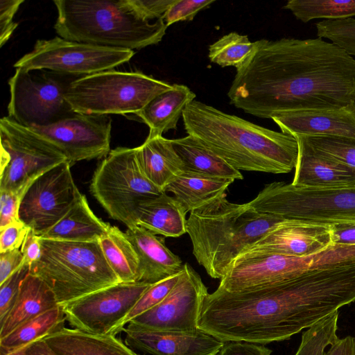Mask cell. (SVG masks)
I'll return each mask as SVG.
<instances>
[{
  "label": "cell",
  "mask_w": 355,
  "mask_h": 355,
  "mask_svg": "<svg viewBox=\"0 0 355 355\" xmlns=\"http://www.w3.org/2000/svg\"><path fill=\"white\" fill-rule=\"evenodd\" d=\"M227 96L236 108L263 119L355 106V58L319 37L260 40Z\"/></svg>",
  "instance_id": "6da1fadb"
},
{
  "label": "cell",
  "mask_w": 355,
  "mask_h": 355,
  "mask_svg": "<svg viewBox=\"0 0 355 355\" xmlns=\"http://www.w3.org/2000/svg\"><path fill=\"white\" fill-rule=\"evenodd\" d=\"M355 301V281L341 263L278 283L207 295L200 329L223 341L266 344L289 339Z\"/></svg>",
  "instance_id": "7a4b0ae2"
},
{
  "label": "cell",
  "mask_w": 355,
  "mask_h": 355,
  "mask_svg": "<svg viewBox=\"0 0 355 355\" xmlns=\"http://www.w3.org/2000/svg\"><path fill=\"white\" fill-rule=\"evenodd\" d=\"M184 130L238 171L274 174L295 168L292 135L258 125L194 100L182 113Z\"/></svg>",
  "instance_id": "3957f363"
},
{
  "label": "cell",
  "mask_w": 355,
  "mask_h": 355,
  "mask_svg": "<svg viewBox=\"0 0 355 355\" xmlns=\"http://www.w3.org/2000/svg\"><path fill=\"white\" fill-rule=\"evenodd\" d=\"M226 197L225 193L191 211L187 220L193 254L214 279H221L241 253L284 220Z\"/></svg>",
  "instance_id": "277c9868"
},
{
  "label": "cell",
  "mask_w": 355,
  "mask_h": 355,
  "mask_svg": "<svg viewBox=\"0 0 355 355\" xmlns=\"http://www.w3.org/2000/svg\"><path fill=\"white\" fill-rule=\"evenodd\" d=\"M53 2L58 12L54 29L70 41L133 51L158 44L167 28L162 18L153 23L139 19L125 0Z\"/></svg>",
  "instance_id": "5b68a950"
},
{
  "label": "cell",
  "mask_w": 355,
  "mask_h": 355,
  "mask_svg": "<svg viewBox=\"0 0 355 355\" xmlns=\"http://www.w3.org/2000/svg\"><path fill=\"white\" fill-rule=\"evenodd\" d=\"M40 259L30 273L53 291L60 306L119 283L98 241L73 242L41 239Z\"/></svg>",
  "instance_id": "8992f818"
},
{
  "label": "cell",
  "mask_w": 355,
  "mask_h": 355,
  "mask_svg": "<svg viewBox=\"0 0 355 355\" xmlns=\"http://www.w3.org/2000/svg\"><path fill=\"white\" fill-rule=\"evenodd\" d=\"M173 84L140 71L110 69L77 78L65 98L75 112L86 114H135Z\"/></svg>",
  "instance_id": "52a82bcc"
},
{
  "label": "cell",
  "mask_w": 355,
  "mask_h": 355,
  "mask_svg": "<svg viewBox=\"0 0 355 355\" xmlns=\"http://www.w3.org/2000/svg\"><path fill=\"white\" fill-rule=\"evenodd\" d=\"M248 203L260 213L286 220L355 224V187H308L274 182Z\"/></svg>",
  "instance_id": "ba28073f"
},
{
  "label": "cell",
  "mask_w": 355,
  "mask_h": 355,
  "mask_svg": "<svg viewBox=\"0 0 355 355\" xmlns=\"http://www.w3.org/2000/svg\"><path fill=\"white\" fill-rule=\"evenodd\" d=\"M90 191L108 215L127 228L137 225L141 204L165 192L146 175L137 147L111 150L97 166Z\"/></svg>",
  "instance_id": "9c48e42d"
},
{
  "label": "cell",
  "mask_w": 355,
  "mask_h": 355,
  "mask_svg": "<svg viewBox=\"0 0 355 355\" xmlns=\"http://www.w3.org/2000/svg\"><path fill=\"white\" fill-rule=\"evenodd\" d=\"M77 78L46 69L16 68L8 80V116L31 128L50 125L71 116L75 112L65 93Z\"/></svg>",
  "instance_id": "30bf717a"
},
{
  "label": "cell",
  "mask_w": 355,
  "mask_h": 355,
  "mask_svg": "<svg viewBox=\"0 0 355 355\" xmlns=\"http://www.w3.org/2000/svg\"><path fill=\"white\" fill-rule=\"evenodd\" d=\"M0 191L24 194L44 173L67 161L53 144L9 116L0 120Z\"/></svg>",
  "instance_id": "8fae6325"
},
{
  "label": "cell",
  "mask_w": 355,
  "mask_h": 355,
  "mask_svg": "<svg viewBox=\"0 0 355 355\" xmlns=\"http://www.w3.org/2000/svg\"><path fill=\"white\" fill-rule=\"evenodd\" d=\"M355 258V245L334 243L311 255L242 253L220 279L218 288L238 292L295 278L310 270Z\"/></svg>",
  "instance_id": "7c38bea8"
},
{
  "label": "cell",
  "mask_w": 355,
  "mask_h": 355,
  "mask_svg": "<svg viewBox=\"0 0 355 355\" xmlns=\"http://www.w3.org/2000/svg\"><path fill=\"white\" fill-rule=\"evenodd\" d=\"M134 55L135 51L129 49L81 43L56 36L37 40L33 50L13 67L81 77L113 69L128 62Z\"/></svg>",
  "instance_id": "4fadbf2b"
},
{
  "label": "cell",
  "mask_w": 355,
  "mask_h": 355,
  "mask_svg": "<svg viewBox=\"0 0 355 355\" xmlns=\"http://www.w3.org/2000/svg\"><path fill=\"white\" fill-rule=\"evenodd\" d=\"M152 284H118L98 290L62 306L75 329L95 335H116L137 302Z\"/></svg>",
  "instance_id": "5bb4252c"
},
{
  "label": "cell",
  "mask_w": 355,
  "mask_h": 355,
  "mask_svg": "<svg viewBox=\"0 0 355 355\" xmlns=\"http://www.w3.org/2000/svg\"><path fill=\"white\" fill-rule=\"evenodd\" d=\"M71 165L65 161L44 173L21 198L19 220L39 236L61 220L81 194L73 181Z\"/></svg>",
  "instance_id": "9a60e30c"
},
{
  "label": "cell",
  "mask_w": 355,
  "mask_h": 355,
  "mask_svg": "<svg viewBox=\"0 0 355 355\" xmlns=\"http://www.w3.org/2000/svg\"><path fill=\"white\" fill-rule=\"evenodd\" d=\"M200 276L187 263L177 284L157 305L132 319L127 327L150 331L195 332L208 295Z\"/></svg>",
  "instance_id": "2e32d148"
},
{
  "label": "cell",
  "mask_w": 355,
  "mask_h": 355,
  "mask_svg": "<svg viewBox=\"0 0 355 355\" xmlns=\"http://www.w3.org/2000/svg\"><path fill=\"white\" fill-rule=\"evenodd\" d=\"M31 128L57 147L71 164L105 157L110 151L108 115L74 112L52 124Z\"/></svg>",
  "instance_id": "e0dca14e"
},
{
  "label": "cell",
  "mask_w": 355,
  "mask_h": 355,
  "mask_svg": "<svg viewBox=\"0 0 355 355\" xmlns=\"http://www.w3.org/2000/svg\"><path fill=\"white\" fill-rule=\"evenodd\" d=\"M334 243L331 225L284 219L242 253L303 257L323 251Z\"/></svg>",
  "instance_id": "ac0fdd59"
},
{
  "label": "cell",
  "mask_w": 355,
  "mask_h": 355,
  "mask_svg": "<svg viewBox=\"0 0 355 355\" xmlns=\"http://www.w3.org/2000/svg\"><path fill=\"white\" fill-rule=\"evenodd\" d=\"M125 343L152 355H217L225 343L205 331H150L125 327Z\"/></svg>",
  "instance_id": "d6986e66"
},
{
  "label": "cell",
  "mask_w": 355,
  "mask_h": 355,
  "mask_svg": "<svg viewBox=\"0 0 355 355\" xmlns=\"http://www.w3.org/2000/svg\"><path fill=\"white\" fill-rule=\"evenodd\" d=\"M282 132L295 136H338L355 139V106L275 114Z\"/></svg>",
  "instance_id": "ffe728a7"
},
{
  "label": "cell",
  "mask_w": 355,
  "mask_h": 355,
  "mask_svg": "<svg viewBox=\"0 0 355 355\" xmlns=\"http://www.w3.org/2000/svg\"><path fill=\"white\" fill-rule=\"evenodd\" d=\"M125 233L138 256V282L153 284L183 269L182 261L162 238L139 225L127 228Z\"/></svg>",
  "instance_id": "44dd1931"
},
{
  "label": "cell",
  "mask_w": 355,
  "mask_h": 355,
  "mask_svg": "<svg viewBox=\"0 0 355 355\" xmlns=\"http://www.w3.org/2000/svg\"><path fill=\"white\" fill-rule=\"evenodd\" d=\"M294 137L298 154L291 184L308 187H355V171L321 155L300 138Z\"/></svg>",
  "instance_id": "7402d4cb"
},
{
  "label": "cell",
  "mask_w": 355,
  "mask_h": 355,
  "mask_svg": "<svg viewBox=\"0 0 355 355\" xmlns=\"http://www.w3.org/2000/svg\"><path fill=\"white\" fill-rule=\"evenodd\" d=\"M55 355H138L115 335L62 327L43 338Z\"/></svg>",
  "instance_id": "603a6c76"
},
{
  "label": "cell",
  "mask_w": 355,
  "mask_h": 355,
  "mask_svg": "<svg viewBox=\"0 0 355 355\" xmlns=\"http://www.w3.org/2000/svg\"><path fill=\"white\" fill-rule=\"evenodd\" d=\"M195 98L187 86L173 84L171 89L155 96L135 115L148 126V137L162 136L177 128L184 109Z\"/></svg>",
  "instance_id": "cb8c5ba5"
},
{
  "label": "cell",
  "mask_w": 355,
  "mask_h": 355,
  "mask_svg": "<svg viewBox=\"0 0 355 355\" xmlns=\"http://www.w3.org/2000/svg\"><path fill=\"white\" fill-rule=\"evenodd\" d=\"M58 306L51 288L42 279L29 272L21 283L13 307L0 324V339L24 322Z\"/></svg>",
  "instance_id": "d4e9b609"
},
{
  "label": "cell",
  "mask_w": 355,
  "mask_h": 355,
  "mask_svg": "<svg viewBox=\"0 0 355 355\" xmlns=\"http://www.w3.org/2000/svg\"><path fill=\"white\" fill-rule=\"evenodd\" d=\"M110 225L98 218L80 194L70 210L41 239L73 242L98 241Z\"/></svg>",
  "instance_id": "484cf974"
},
{
  "label": "cell",
  "mask_w": 355,
  "mask_h": 355,
  "mask_svg": "<svg viewBox=\"0 0 355 355\" xmlns=\"http://www.w3.org/2000/svg\"><path fill=\"white\" fill-rule=\"evenodd\" d=\"M186 214L181 204L164 192L139 205L136 223L155 235L177 238L187 233Z\"/></svg>",
  "instance_id": "4316f807"
},
{
  "label": "cell",
  "mask_w": 355,
  "mask_h": 355,
  "mask_svg": "<svg viewBox=\"0 0 355 355\" xmlns=\"http://www.w3.org/2000/svg\"><path fill=\"white\" fill-rule=\"evenodd\" d=\"M137 150L146 175L164 191L166 187L184 169L171 139L163 136L147 137L145 141L137 147Z\"/></svg>",
  "instance_id": "83f0119b"
},
{
  "label": "cell",
  "mask_w": 355,
  "mask_h": 355,
  "mask_svg": "<svg viewBox=\"0 0 355 355\" xmlns=\"http://www.w3.org/2000/svg\"><path fill=\"white\" fill-rule=\"evenodd\" d=\"M234 181L184 169L165 191L172 193L188 213L225 193Z\"/></svg>",
  "instance_id": "f1b7e54d"
},
{
  "label": "cell",
  "mask_w": 355,
  "mask_h": 355,
  "mask_svg": "<svg viewBox=\"0 0 355 355\" xmlns=\"http://www.w3.org/2000/svg\"><path fill=\"white\" fill-rule=\"evenodd\" d=\"M184 169L211 176L242 180L241 173L191 135L171 139Z\"/></svg>",
  "instance_id": "f546056e"
},
{
  "label": "cell",
  "mask_w": 355,
  "mask_h": 355,
  "mask_svg": "<svg viewBox=\"0 0 355 355\" xmlns=\"http://www.w3.org/2000/svg\"><path fill=\"white\" fill-rule=\"evenodd\" d=\"M103 255L119 282H138L139 259L125 232L111 226L98 241Z\"/></svg>",
  "instance_id": "4dcf8cb0"
},
{
  "label": "cell",
  "mask_w": 355,
  "mask_h": 355,
  "mask_svg": "<svg viewBox=\"0 0 355 355\" xmlns=\"http://www.w3.org/2000/svg\"><path fill=\"white\" fill-rule=\"evenodd\" d=\"M67 320L61 306L35 316L0 339V352H10L43 338L64 327Z\"/></svg>",
  "instance_id": "1f68e13d"
},
{
  "label": "cell",
  "mask_w": 355,
  "mask_h": 355,
  "mask_svg": "<svg viewBox=\"0 0 355 355\" xmlns=\"http://www.w3.org/2000/svg\"><path fill=\"white\" fill-rule=\"evenodd\" d=\"M284 8L298 20H338L355 17V0H290Z\"/></svg>",
  "instance_id": "d6a6232c"
},
{
  "label": "cell",
  "mask_w": 355,
  "mask_h": 355,
  "mask_svg": "<svg viewBox=\"0 0 355 355\" xmlns=\"http://www.w3.org/2000/svg\"><path fill=\"white\" fill-rule=\"evenodd\" d=\"M256 42L236 32L223 35L209 46V60L222 67L242 66L254 52Z\"/></svg>",
  "instance_id": "836d02e7"
},
{
  "label": "cell",
  "mask_w": 355,
  "mask_h": 355,
  "mask_svg": "<svg viewBox=\"0 0 355 355\" xmlns=\"http://www.w3.org/2000/svg\"><path fill=\"white\" fill-rule=\"evenodd\" d=\"M338 315V311H335L304 331L295 355H324L327 347L339 338Z\"/></svg>",
  "instance_id": "e575fe53"
},
{
  "label": "cell",
  "mask_w": 355,
  "mask_h": 355,
  "mask_svg": "<svg viewBox=\"0 0 355 355\" xmlns=\"http://www.w3.org/2000/svg\"><path fill=\"white\" fill-rule=\"evenodd\" d=\"M321 155L355 171V139L338 136H295Z\"/></svg>",
  "instance_id": "d590c367"
},
{
  "label": "cell",
  "mask_w": 355,
  "mask_h": 355,
  "mask_svg": "<svg viewBox=\"0 0 355 355\" xmlns=\"http://www.w3.org/2000/svg\"><path fill=\"white\" fill-rule=\"evenodd\" d=\"M318 37L327 39L355 57V18L322 20L315 24Z\"/></svg>",
  "instance_id": "8d00e7d4"
},
{
  "label": "cell",
  "mask_w": 355,
  "mask_h": 355,
  "mask_svg": "<svg viewBox=\"0 0 355 355\" xmlns=\"http://www.w3.org/2000/svg\"><path fill=\"white\" fill-rule=\"evenodd\" d=\"M181 273L182 271L152 284L141 296L124 320L123 329L132 319L160 303L177 284Z\"/></svg>",
  "instance_id": "74e56055"
},
{
  "label": "cell",
  "mask_w": 355,
  "mask_h": 355,
  "mask_svg": "<svg viewBox=\"0 0 355 355\" xmlns=\"http://www.w3.org/2000/svg\"><path fill=\"white\" fill-rule=\"evenodd\" d=\"M30 272V266L24 263L19 268L0 284V324L13 307L24 279Z\"/></svg>",
  "instance_id": "f35d334b"
},
{
  "label": "cell",
  "mask_w": 355,
  "mask_h": 355,
  "mask_svg": "<svg viewBox=\"0 0 355 355\" xmlns=\"http://www.w3.org/2000/svg\"><path fill=\"white\" fill-rule=\"evenodd\" d=\"M215 0H175L162 17L166 26L178 21H191Z\"/></svg>",
  "instance_id": "ab89813d"
},
{
  "label": "cell",
  "mask_w": 355,
  "mask_h": 355,
  "mask_svg": "<svg viewBox=\"0 0 355 355\" xmlns=\"http://www.w3.org/2000/svg\"><path fill=\"white\" fill-rule=\"evenodd\" d=\"M133 12L141 19L150 21L162 18L175 0H125Z\"/></svg>",
  "instance_id": "60d3db41"
},
{
  "label": "cell",
  "mask_w": 355,
  "mask_h": 355,
  "mask_svg": "<svg viewBox=\"0 0 355 355\" xmlns=\"http://www.w3.org/2000/svg\"><path fill=\"white\" fill-rule=\"evenodd\" d=\"M24 0H0V46H3L17 27L13 20Z\"/></svg>",
  "instance_id": "b9f144b4"
},
{
  "label": "cell",
  "mask_w": 355,
  "mask_h": 355,
  "mask_svg": "<svg viewBox=\"0 0 355 355\" xmlns=\"http://www.w3.org/2000/svg\"><path fill=\"white\" fill-rule=\"evenodd\" d=\"M30 229L19 220L0 230V252L20 249Z\"/></svg>",
  "instance_id": "7bdbcfd3"
},
{
  "label": "cell",
  "mask_w": 355,
  "mask_h": 355,
  "mask_svg": "<svg viewBox=\"0 0 355 355\" xmlns=\"http://www.w3.org/2000/svg\"><path fill=\"white\" fill-rule=\"evenodd\" d=\"M0 230L19 220V209L23 193L0 191Z\"/></svg>",
  "instance_id": "ee69618b"
},
{
  "label": "cell",
  "mask_w": 355,
  "mask_h": 355,
  "mask_svg": "<svg viewBox=\"0 0 355 355\" xmlns=\"http://www.w3.org/2000/svg\"><path fill=\"white\" fill-rule=\"evenodd\" d=\"M272 350L257 343L244 341L226 342L217 355H271Z\"/></svg>",
  "instance_id": "f6af8a7d"
},
{
  "label": "cell",
  "mask_w": 355,
  "mask_h": 355,
  "mask_svg": "<svg viewBox=\"0 0 355 355\" xmlns=\"http://www.w3.org/2000/svg\"><path fill=\"white\" fill-rule=\"evenodd\" d=\"M24 263L20 249L0 252V284Z\"/></svg>",
  "instance_id": "bcb514c9"
},
{
  "label": "cell",
  "mask_w": 355,
  "mask_h": 355,
  "mask_svg": "<svg viewBox=\"0 0 355 355\" xmlns=\"http://www.w3.org/2000/svg\"><path fill=\"white\" fill-rule=\"evenodd\" d=\"M23 254L24 263L31 266L37 261L42 252L40 237L30 229L20 248Z\"/></svg>",
  "instance_id": "7dc6e473"
},
{
  "label": "cell",
  "mask_w": 355,
  "mask_h": 355,
  "mask_svg": "<svg viewBox=\"0 0 355 355\" xmlns=\"http://www.w3.org/2000/svg\"><path fill=\"white\" fill-rule=\"evenodd\" d=\"M334 243L355 245V224L332 225Z\"/></svg>",
  "instance_id": "c3c4849f"
},
{
  "label": "cell",
  "mask_w": 355,
  "mask_h": 355,
  "mask_svg": "<svg viewBox=\"0 0 355 355\" xmlns=\"http://www.w3.org/2000/svg\"><path fill=\"white\" fill-rule=\"evenodd\" d=\"M324 355H355V338L347 336L329 346Z\"/></svg>",
  "instance_id": "681fc988"
},
{
  "label": "cell",
  "mask_w": 355,
  "mask_h": 355,
  "mask_svg": "<svg viewBox=\"0 0 355 355\" xmlns=\"http://www.w3.org/2000/svg\"><path fill=\"white\" fill-rule=\"evenodd\" d=\"M26 355H55L43 338L24 347Z\"/></svg>",
  "instance_id": "f907efd6"
},
{
  "label": "cell",
  "mask_w": 355,
  "mask_h": 355,
  "mask_svg": "<svg viewBox=\"0 0 355 355\" xmlns=\"http://www.w3.org/2000/svg\"><path fill=\"white\" fill-rule=\"evenodd\" d=\"M0 355H26L24 347L10 352H0Z\"/></svg>",
  "instance_id": "816d5d0a"
}]
</instances>
